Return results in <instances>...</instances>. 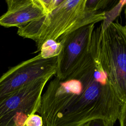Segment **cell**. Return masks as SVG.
<instances>
[{"instance_id":"cell-3","label":"cell","mask_w":126,"mask_h":126,"mask_svg":"<svg viewBox=\"0 0 126 126\" xmlns=\"http://www.w3.org/2000/svg\"><path fill=\"white\" fill-rule=\"evenodd\" d=\"M99 57L119 98L126 103V30L118 22L102 23Z\"/></svg>"},{"instance_id":"cell-5","label":"cell","mask_w":126,"mask_h":126,"mask_svg":"<svg viewBox=\"0 0 126 126\" xmlns=\"http://www.w3.org/2000/svg\"><path fill=\"white\" fill-rule=\"evenodd\" d=\"M57 57L43 58L40 54L10 68L0 77V101L39 78L55 75Z\"/></svg>"},{"instance_id":"cell-1","label":"cell","mask_w":126,"mask_h":126,"mask_svg":"<svg viewBox=\"0 0 126 126\" xmlns=\"http://www.w3.org/2000/svg\"><path fill=\"white\" fill-rule=\"evenodd\" d=\"M100 29L101 25L94 30L88 51L72 72L49 83L37 112L42 126H83L98 119L114 126L118 120L124 104L100 59Z\"/></svg>"},{"instance_id":"cell-4","label":"cell","mask_w":126,"mask_h":126,"mask_svg":"<svg viewBox=\"0 0 126 126\" xmlns=\"http://www.w3.org/2000/svg\"><path fill=\"white\" fill-rule=\"evenodd\" d=\"M52 76L36 79L0 101V126H25L39 108L45 85Z\"/></svg>"},{"instance_id":"cell-12","label":"cell","mask_w":126,"mask_h":126,"mask_svg":"<svg viewBox=\"0 0 126 126\" xmlns=\"http://www.w3.org/2000/svg\"><path fill=\"white\" fill-rule=\"evenodd\" d=\"M83 126H109V125L105 120L98 119L90 121Z\"/></svg>"},{"instance_id":"cell-2","label":"cell","mask_w":126,"mask_h":126,"mask_svg":"<svg viewBox=\"0 0 126 126\" xmlns=\"http://www.w3.org/2000/svg\"><path fill=\"white\" fill-rule=\"evenodd\" d=\"M106 19L105 11L88 9L86 7V0H63L42 18L18 28L17 34L33 40L37 46L36 52H39L47 40H57L68 32Z\"/></svg>"},{"instance_id":"cell-8","label":"cell","mask_w":126,"mask_h":126,"mask_svg":"<svg viewBox=\"0 0 126 126\" xmlns=\"http://www.w3.org/2000/svg\"><path fill=\"white\" fill-rule=\"evenodd\" d=\"M62 49V44L57 40L49 39L45 41L40 49V55L44 59L58 57Z\"/></svg>"},{"instance_id":"cell-15","label":"cell","mask_w":126,"mask_h":126,"mask_svg":"<svg viewBox=\"0 0 126 126\" xmlns=\"http://www.w3.org/2000/svg\"></svg>"},{"instance_id":"cell-10","label":"cell","mask_w":126,"mask_h":126,"mask_svg":"<svg viewBox=\"0 0 126 126\" xmlns=\"http://www.w3.org/2000/svg\"><path fill=\"white\" fill-rule=\"evenodd\" d=\"M43 121L42 117L38 114H32L26 120L25 126H42Z\"/></svg>"},{"instance_id":"cell-13","label":"cell","mask_w":126,"mask_h":126,"mask_svg":"<svg viewBox=\"0 0 126 126\" xmlns=\"http://www.w3.org/2000/svg\"><path fill=\"white\" fill-rule=\"evenodd\" d=\"M118 120L120 126H126V103H124Z\"/></svg>"},{"instance_id":"cell-11","label":"cell","mask_w":126,"mask_h":126,"mask_svg":"<svg viewBox=\"0 0 126 126\" xmlns=\"http://www.w3.org/2000/svg\"><path fill=\"white\" fill-rule=\"evenodd\" d=\"M63 1V0H42L47 13L55 9L61 4Z\"/></svg>"},{"instance_id":"cell-7","label":"cell","mask_w":126,"mask_h":126,"mask_svg":"<svg viewBox=\"0 0 126 126\" xmlns=\"http://www.w3.org/2000/svg\"><path fill=\"white\" fill-rule=\"evenodd\" d=\"M7 10L0 17V25L6 28L24 26L47 13L42 0H6Z\"/></svg>"},{"instance_id":"cell-9","label":"cell","mask_w":126,"mask_h":126,"mask_svg":"<svg viewBox=\"0 0 126 126\" xmlns=\"http://www.w3.org/2000/svg\"><path fill=\"white\" fill-rule=\"evenodd\" d=\"M111 1L108 0H86V7L93 11H100L105 8Z\"/></svg>"},{"instance_id":"cell-14","label":"cell","mask_w":126,"mask_h":126,"mask_svg":"<svg viewBox=\"0 0 126 126\" xmlns=\"http://www.w3.org/2000/svg\"><path fill=\"white\" fill-rule=\"evenodd\" d=\"M125 18H126V24H125V26H124V27H125V29H126V6L125 9Z\"/></svg>"},{"instance_id":"cell-6","label":"cell","mask_w":126,"mask_h":126,"mask_svg":"<svg viewBox=\"0 0 126 126\" xmlns=\"http://www.w3.org/2000/svg\"><path fill=\"white\" fill-rule=\"evenodd\" d=\"M94 30V24L86 25L58 39L62 49L57 57L56 77L64 79L72 72L88 51Z\"/></svg>"}]
</instances>
